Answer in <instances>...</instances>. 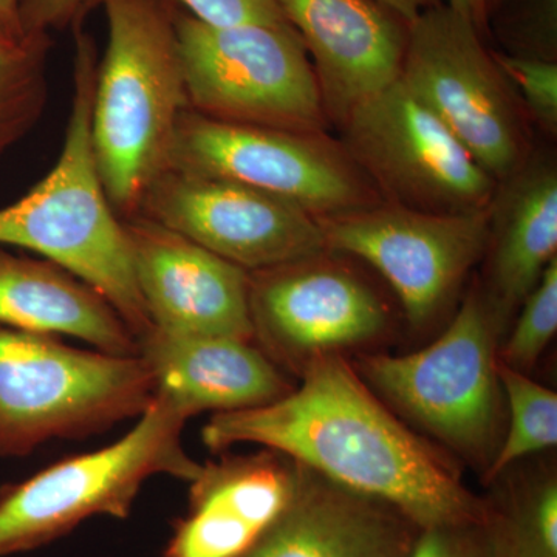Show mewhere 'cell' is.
<instances>
[{"label":"cell","mask_w":557,"mask_h":557,"mask_svg":"<svg viewBox=\"0 0 557 557\" xmlns=\"http://www.w3.org/2000/svg\"><path fill=\"white\" fill-rule=\"evenodd\" d=\"M156 384L141 357L84 350L0 325V457L100 434L141 416Z\"/></svg>","instance_id":"5b68a950"},{"label":"cell","mask_w":557,"mask_h":557,"mask_svg":"<svg viewBox=\"0 0 557 557\" xmlns=\"http://www.w3.org/2000/svg\"><path fill=\"white\" fill-rule=\"evenodd\" d=\"M168 170L244 183L317 219L384 201L343 143L327 134L223 123L190 109L178 121Z\"/></svg>","instance_id":"ba28073f"},{"label":"cell","mask_w":557,"mask_h":557,"mask_svg":"<svg viewBox=\"0 0 557 557\" xmlns=\"http://www.w3.org/2000/svg\"><path fill=\"white\" fill-rule=\"evenodd\" d=\"M302 39L329 121L398 81L409 24L376 0H276Z\"/></svg>","instance_id":"9a60e30c"},{"label":"cell","mask_w":557,"mask_h":557,"mask_svg":"<svg viewBox=\"0 0 557 557\" xmlns=\"http://www.w3.org/2000/svg\"><path fill=\"white\" fill-rule=\"evenodd\" d=\"M443 3L471 22L483 39L490 33V16H487L486 0H443Z\"/></svg>","instance_id":"4dcf8cb0"},{"label":"cell","mask_w":557,"mask_h":557,"mask_svg":"<svg viewBox=\"0 0 557 557\" xmlns=\"http://www.w3.org/2000/svg\"><path fill=\"white\" fill-rule=\"evenodd\" d=\"M508 83L515 84L534 121L548 134L557 132V62L491 51Z\"/></svg>","instance_id":"4316f807"},{"label":"cell","mask_w":557,"mask_h":557,"mask_svg":"<svg viewBox=\"0 0 557 557\" xmlns=\"http://www.w3.org/2000/svg\"><path fill=\"white\" fill-rule=\"evenodd\" d=\"M89 13V0H21L20 22L27 33H49L72 27Z\"/></svg>","instance_id":"f1b7e54d"},{"label":"cell","mask_w":557,"mask_h":557,"mask_svg":"<svg viewBox=\"0 0 557 557\" xmlns=\"http://www.w3.org/2000/svg\"><path fill=\"white\" fill-rule=\"evenodd\" d=\"M339 127L384 201L438 214L490 208L497 180L401 81L355 106Z\"/></svg>","instance_id":"30bf717a"},{"label":"cell","mask_w":557,"mask_h":557,"mask_svg":"<svg viewBox=\"0 0 557 557\" xmlns=\"http://www.w3.org/2000/svg\"><path fill=\"white\" fill-rule=\"evenodd\" d=\"M300 465L265 449L201 465L163 557H245L295 496Z\"/></svg>","instance_id":"2e32d148"},{"label":"cell","mask_w":557,"mask_h":557,"mask_svg":"<svg viewBox=\"0 0 557 557\" xmlns=\"http://www.w3.org/2000/svg\"><path fill=\"white\" fill-rule=\"evenodd\" d=\"M327 255L249 273L255 343L298 373L314 358L364 346L387 325L373 288Z\"/></svg>","instance_id":"4fadbf2b"},{"label":"cell","mask_w":557,"mask_h":557,"mask_svg":"<svg viewBox=\"0 0 557 557\" xmlns=\"http://www.w3.org/2000/svg\"><path fill=\"white\" fill-rule=\"evenodd\" d=\"M498 380L507 395L509 426L485 479L494 482L520 458L557 445V395L498 361Z\"/></svg>","instance_id":"44dd1931"},{"label":"cell","mask_w":557,"mask_h":557,"mask_svg":"<svg viewBox=\"0 0 557 557\" xmlns=\"http://www.w3.org/2000/svg\"><path fill=\"white\" fill-rule=\"evenodd\" d=\"M40 53L0 76V156L36 126L47 104V58Z\"/></svg>","instance_id":"d4e9b609"},{"label":"cell","mask_w":557,"mask_h":557,"mask_svg":"<svg viewBox=\"0 0 557 557\" xmlns=\"http://www.w3.org/2000/svg\"><path fill=\"white\" fill-rule=\"evenodd\" d=\"M399 81L500 182L527 160L515 101L485 39L440 2L409 24Z\"/></svg>","instance_id":"9c48e42d"},{"label":"cell","mask_w":557,"mask_h":557,"mask_svg":"<svg viewBox=\"0 0 557 557\" xmlns=\"http://www.w3.org/2000/svg\"><path fill=\"white\" fill-rule=\"evenodd\" d=\"M188 420L156 395L135 426L112 445L2 487L0 557L44 547L95 516L129 518L143 485L156 475L193 482L201 465L182 445Z\"/></svg>","instance_id":"8992f818"},{"label":"cell","mask_w":557,"mask_h":557,"mask_svg":"<svg viewBox=\"0 0 557 557\" xmlns=\"http://www.w3.org/2000/svg\"><path fill=\"white\" fill-rule=\"evenodd\" d=\"M21 0H0V22L11 27H21L20 22Z\"/></svg>","instance_id":"d6a6232c"},{"label":"cell","mask_w":557,"mask_h":557,"mask_svg":"<svg viewBox=\"0 0 557 557\" xmlns=\"http://www.w3.org/2000/svg\"><path fill=\"white\" fill-rule=\"evenodd\" d=\"M175 30L193 112L242 126L325 134L317 73L292 25L211 27L175 9Z\"/></svg>","instance_id":"52a82bcc"},{"label":"cell","mask_w":557,"mask_h":557,"mask_svg":"<svg viewBox=\"0 0 557 557\" xmlns=\"http://www.w3.org/2000/svg\"><path fill=\"white\" fill-rule=\"evenodd\" d=\"M409 557H516L515 539L494 502L486 518L421 530Z\"/></svg>","instance_id":"cb8c5ba5"},{"label":"cell","mask_w":557,"mask_h":557,"mask_svg":"<svg viewBox=\"0 0 557 557\" xmlns=\"http://www.w3.org/2000/svg\"><path fill=\"white\" fill-rule=\"evenodd\" d=\"M137 215L248 273L327 251L318 219L306 209L233 180L164 171L145 194Z\"/></svg>","instance_id":"7c38bea8"},{"label":"cell","mask_w":557,"mask_h":557,"mask_svg":"<svg viewBox=\"0 0 557 557\" xmlns=\"http://www.w3.org/2000/svg\"><path fill=\"white\" fill-rule=\"evenodd\" d=\"M124 226L153 329L255 341L248 271L141 215L124 219Z\"/></svg>","instance_id":"5bb4252c"},{"label":"cell","mask_w":557,"mask_h":557,"mask_svg":"<svg viewBox=\"0 0 557 557\" xmlns=\"http://www.w3.org/2000/svg\"><path fill=\"white\" fill-rule=\"evenodd\" d=\"M511 9L498 22L505 53L557 62V0H505Z\"/></svg>","instance_id":"484cf974"},{"label":"cell","mask_w":557,"mask_h":557,"mask_svg":"<svg viewBox=\"0 0 557 557\" xmlns=\"http://www.w3.org/2000/svg\"><path fill=\"white\" fill-rule=\"evenodd\" d=\"M507 518L516 557H557V480L534 479L511 487L508 496L493 498Z\"/></svg>","instance_id":"7402d4cb"},{"label":"cell","mask_w":557,"mask_h":557,"mask_svg":"<svg viewBox=\"0 0 557 557\" xmlns=\"http://www.w3.org/2000/svg\"><path fill=\"white\" fill-rule=\"evenodd\" d=\"M108 20L98 61L91 145L110 203L138 214L150 185L168 170L172 141L189 109L172 0H89Z\"/></svg>","instance_id":"3957f363"},{"label":"cell","mask_w":557,"mask_h":557,"mask_svg":"<svg viewBox=\"0 0 557 557\" xmlns=\"http://www.w3.org/2000/svg\"><path fill=\"white\" fill-rule=\"evenodd\" d=\"M72 28L75 87L64 145L46 177L0 208V245L30 249L100 293L139 343L153 325L139 295L124 220L106 194L91 145L97 44L81 20Z\"/></svg>","instance_id":"7a4b0ae2"},{"label":"cell","mask_w":557,"mask_h":557,"mask_svg":"<svg viewBox=\"0 0 557 557\" xmlns=\"http://www.w3.org/2000/svg\"><path fill=\"white\" fill-rule=\"evenodd\" d=\"M505 0H486V10H487V16H490V22H491V17H493V14L496 13L498 7L502 5V3H504Z\"/></svg>","instance_id":"836d02e7"},{"label":"cell","mask_w":557,"mask_h":557,"mask_svg":"<svg viewBox=\"0 0 557 557\" xmlns=\"http://www.w3.org/2000/svg\"><path fill=\"white\" fill-rule=\"evenodd\" d=\"M520 314L498 361L527 373L544 354L557 330V258L549 262L541 281L520 306Z\"/></svg>","instance_id":"603a6c76"},{"label":"cell","mask_w":557,"mask_h":557,"mask_svg":"<svg viewBox=\"0 0 557 557\" xmlns=\"http://www.w3.org/2000/svg\"><path fill=\"white\" fill-rule=\"evenodd\" d=\"M556 252V163L537 156L497 183L487 208L490 281L483 289L505 324L536 287Z\"/></svg>","instance_id":"d6986e66"},{"label":"cell","mask_w":557,"mask_h":557,"mask_svg":"<svg viewBox=\"0 0 557 557\" xmlns=\"http://www.w3.org/2000/svg\"><path fill=\"white\" fill-rule=\"evenodd\" d=\"M318 222L329 252L362 259L386 278L413 329L446 309L486 252L487 209L438 214L381 201Z\"/></svg>","instance_id":"8fae6325"},{"label":"cell","mask_w":557,"mask_h":557,"mask_svg":"<svg viewBox=\"0 0 557 557\" xmlns=\"http://www.w3.org/2000/svg\"><path fill=\"white\" fill-rule=\"evenodd\" d=\"M376 2L383 3L388 10L397 13L403 20L413 22L423 13L424 10L431 9V7L437 5L443 0H376Z\"/></svg>","instance_id":"1f68e13d"},{"label":"cell","mask_w":557,"mask_h":557,"mask_svg":"<svg viewBox=\"0 0 557 557\" xmlns=\"http://www.w3.org/2000/svg\"><path fill=\"white\" fill-rule=\"evenodd\" d=\"M505 327L485 289L472 287L426 348L403 357L361 354L354 368L398 417L486 472L502 443L498 341Z\"/></svg>","instance_id":"277c9868"},{"label":"cell","mask_w":557,"mask_h":557,"mask_svg":"<svg viewBox=\"0 0 557 557\" xmlns=\"http://www.w3.org/2000/svg\"><path fill=\"white\" fill-rule=\"evenodd\" d=\"M299 375V386L270 405L214 413L201 431L207 448L277 450L391 505L420 530L493 512V498L472 493L446 454L403 423L344 355L314 358Z\"/></svg>","instance_id":"6da1fadb"},{"label":"cell","mask_w":557,"mask_h":557,"mask_svg":"<svg viewBox=\"0 0 557 557\" xmlns=\"http://www.w3.org/2000/svg\"><path fill=\"white\" fill-rule=\"evenodd\" d=\"M156 395L186 416L260 408L293 386L255 341L231 336H180L152 329L138 343Z\"/></svg>","instance_id":"ac0fdd59"},{"label":"cell","mask_w":557,"mask_h":557,"mask_svg":"<svg viewBox=\"0 0 557 557\" xmlns=\"http://www.w3.org/2000/svg\"><path fill=\"white\" fill-rule=\"evenodd\" d=\"M50 49L49 33H27L0 22V76Z\"/></svg>","instance_id":"f546056e"},{"label":"cell","mask_w":557,"mask_h":557,"mask_svg":"<svg viewBox=\"0 0 557 557\" xmlns=\"http://www.w3.org/2000/svg\"><path fill=\"white\" fill-rule=\"evenodd\" d=\"M183 11L211 27H240V25H267L288 27L276 0H172Z\"/></svg>","instance_id":"83f0119b"},{"label":"cell","mask_w":557,"mask_h":557,"mask_svg":"<svg viewBox=\"0 0 557 557\" xmlns=\"http://www.w3.org/2000/svg\"><path fill=\"white\" fill-rule=\"evenodd\" d=\"M0 325L73 336L110 355L139 354L137 338L100 293L49 260L16 256L2 245Z\"/></svg>","instance_id":"ffe728a7"},{"label":"cell","mask_w":557,"mask_h":557,"mask_svg":"<svg viewBox=\"0 0 557 557\" xmlns=\"http://www.w3.org/2000/svg\"><path fill=\"white\" fill-rule=\"evenodd\" d=\"M420 528L300 465L295 496L245 557H409Z\"/></svg>","instance_id":"e0dca14e"}]
</instances>
